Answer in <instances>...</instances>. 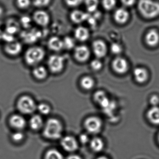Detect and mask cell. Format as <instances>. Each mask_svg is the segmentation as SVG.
<instances>
[{
  "instance_id": "38",
  "label": "cell",
  "mask_w": 159,
  "mask_h": 159,
  "mask_svg": "<svg viewBox=\"0 0 159 159\" xmlns=\"http://www.w3.org/2000/svg\"><path fill=\"white\" fill-rule=\"evenodd\" d=\"M31 21V20L30 17L25 16L22 17L21 18V24L23 27H25V28H28L30 26Z\"/></svg>"
},
{
  "instance_id": "5",
  "label": "cell",
  "mask_w": 159,
  "mask_h": 159,
  "mask_svg": "<svg viewBox=\"0 0 159 159\" xmlns=\"http://www.w3.org/2000/svg\"><path fill=\"white\" fill-rule=\"evenodd\" d=\"M64 57L58 55L50 56L48 59L49 70L53 74H59L63 70L65 66Z\"/></svg>"
},
{
  "instance_id": "11",
  "label": "cell",
  "mask_w": 159,
  "mask_h": 159,
  "mask_svg": "<svg viewBox=\"0 0 159 159\" xmlns=\"http://www.w3.org/2000/svg\"><path fill=\"white\" fill-rule=\"evenodd\" d=\"M9 125L13 129L20 131L23 129L27 125L25 119L19 114L12 115L8 120Z\"/></svg>"
},
{
  "instance_id": "7",
  "label": "cell",
  "mask_w": 159,
  "mask_h": 159,
  "mask_svg": "<svg viewBox=\"0 0 159 159\" xmlns=\"http://www.w3.org/2000/svg\"><path fill=\"white\" fill-rule=\"evenodd\" d=\"M90 55V50L87 46H77L74 48V57L77 62L80 63L86 62L88 60Z\"/></svg>"
},
{
  "instance_id": "8",
  "label": "cell",
  "mask_w": 159,
  "mask_h": 159,
  "mask_svg": "<svg viewBox=\"0 0 159 159\" xmlns=\"http://www.w3.org/2000/svg\"><path fill=\"white\" fill-rule=\"evenodd\" d=\"M93 98L94 101L99 104L105 112L109 109L114 104L108 99L105 93L103 91L96 92L93 95Z\"/></svg>"
},
{
  "instance_id": "25",
  "label": "cell",
  "mask_w": 159,
  "mask_h": 159,
  "mask_svg": "<svg viewBox=\"0 0 159 159\" xmlns=\"http://www.w3.org/2000/svg\"><path fill=\"white\" fill-rule=\"evenodd\" d=\"M104 144L101 138L95 137L93 138L90 142V147L94 152H101L103 149Z\"/></svg>"
},
{
  "instance_id": "20",
  "label": "cell",
  "mask_w": 159,
  "mask_h": 159,
  "mask_svg": "<svg viewBox=\"0 0 159 159\" xmlns=\"http://www.w3.org/2000/svg\"><path fill=\"white\" fill-rule=\"evenodd\" d=\"M32 75L37 80H43L47 77L48 73L45 67L39 65L34 67L32 70Z\"/></svg>"
},
{
  "instance_id": "41",
  "label": "cell",
  "mask_w": 159,
  "mask_h": 159,
  "mask_svg": "<svg viewBox=\"0 0 159 159\" xmlns=\"http://www.w3.org/2000/svg\"><path fill=\"white\" fill-rule=\"evenodd\" d=\"M121 2L126 7H131L134 4L136 0H121Z\"/></svg>"
},
{
  "instance_id": "24",
  "label": "cell",
  "mask_w": 159,
  "mask_h": 159,
  "mask_svg": "<svg viewBox=\"0 0 159 159\" xmlns=\"http://www.w3.org/2000/svg\"><path fill=\"white\" fill-rule=\"evenodd\" d=\"M80 86L85 90L91 89L95 85L94 79L90 76H84L80 80Z\"/></svg>"
},
{
  "instance_id": "3",
  "label": "cell",
  "mask_w": 159,
  "mask_h": 159,
  "mask_svg": "<svg viewBox=\"0 0 159 159\" xmlns=\"http://www.w3.org/2000/svg\"><path fill=\"white\" fill-rule=\"evenodd\" d=\"M138 7L140 13L146 18H154L159 15V2L154 0H140Z\"/></svg>"
},
{
  "instance_id": "1",
  "label": "cell",
  "mask_w": 159,
  "mask_h": 159,
  "mask_svg": "<svg viewBox=\"0 0 159 159\" xmlns=\"http://www.w3.org/2000/svg\"><path fill=\"white\" fill-rule=\"evenodd\" d=\"M63 125L61 121L56 118H50L46 120L43 127V135L49 140H58L61 137Z\"/></svg>"
},
{
  "instance_id": "37",
  "label": "cell",
  "mask_w": 159,
  "mask_h": 159,
  "mask_svg": "<svg viewBox=\"0 0 159 159\" xmlns=\"http://www.w3.org/2000/svg\"><path fill=\"white\" fill-rule=\"evenodd\" d=\"M111 50L113 54L118 55L122 52V47L119 44L114 43L111 45Z\"/></svg>"
},
{
  "instance_id": "40",
  "label": "cell",
  "mask_w": 159,
  "mask_h": 159,
  "mask_svg": "<svg viewBox=\"0 0 159 159\" xmlns=\"http://www.w3.org/2000/svg\"><path fill=\"white\" fill-rule=\"evenodd\" d=\"M79 140L82 144H86L88 142L89 138L86 134H82L79 136Z\"/></svg>"
},
{
  "instance_id": "42",
  "label": "cell",
  "mask_w": 159,
  "mask_h": 159,
  "mask_svg": "<svg viewBox=\"0 0 159 159\" xmlns=\"http://www.w3.org/2000/svg\"><path fill=\"white\" fill-rule=\"evenodd\" d=\"M67 159H82L80 156L77 155H72L69 156Z\"/></svg>"
},
{
  "instance_id": "28",
  "label": "cell",
  "mask_w": 159,
  "mask_h": 159,
  "mask_svg": "<svg viewBox=\"0 0 159 159\" xmlns=\"http://www.w3.org/2000/svg\"><path fill=\"white\" fill-rule=\"evenodd\" d=\"M87 10L89 13L95 12L99 6V0H84Z\"/></svg>"
},
{
  "instance_id": "22",
  "label": "cell",
  "mask_w": 159,
  "mask_h": 159,
  "mask_svg": "<svg viewBox=\"0 0 159 159\" xmlns=\"http://www.w3.org/2000/svg\"><path fill=\"white\" fill-rule=\"evenodd\" d=\"M133 75L135 80L139 83H144L148 79V73L144 68H137L134 69Z\"/></svg>"
},
{
  "instance_id": "15",
  "label": "cell",
  "mask_w": 159,
  "mask_h": 159,
  "mask_svg": "<svg viewBox=\"0 0 159 159\" xmlns=\"http://www.w3.org/2000/svg\"><path fill=\"white\" fill-rule=\"evenodd\" d=\"M48 47L51 51L59 52L63 49V40L57 36H52L49 39Z\"/></svg>"
},
{
  "instance_id": "4",
  "label": "cell",
  "mask_w": 159,
  "mask_h": 159,
  "mask_svg": "<svg viewBox=\"0 0 159 159\" xmlns=\"http://www.w3.org/2000/svg\"><path fill=\"white\" fill-rule=\"evenodd\" d=\"M16 107L20 113L23 115H30L36 110L37 105L32 97L24 95L20 96L18 99Z\"/></svg>"
},
{
  "instance_id": "39",
  "label": "cell",
  "mask_w": 159,
  "mask_h": 159,
  "mask_svg": "<svg viewBox=\"0 0 159 159\" xmlns=\"http://www.w3.org/2000/svg\"><path fill=\"white\" fill-rule=\"evenodd\" d=\"M150 102L153 107L158 106L159 104V98L157 95H154L150 98Z\"/></svg>"
},
{
  "instance_id": "26",
  "label": "cell",
  "mask_w": 159,
  "mask_h": 159,
  "mask_svg": "<svg viewBox=\"0 0 159 159\" xmlns=\"http://www.w3.org/2000/svg\"><path fill=\"white\" fill-rule=\"evenodd\" d=\"M19 30V24L15 20H9L8 23L7 24L6 31L7 33L13 35L14 34L17 32Z\"/></svg>"
},
{
  "instance_id": "16",
  "label": "cell",
  "mask_w": 159,
  "mask_h": 159,
  "mask_svg": "<svg viewBox=\"0 0 159 159\" xmlns=\"http://www.w3.org/2000/svg\"><path fill=\"white\" fill-rule=\"evenodd\" d=\"M129 18V12L126 9L119 8L117 9L114 14V19L117 23L123 24L128 21Z\"/></svg>"
},
{
  "instance_id": "2",
  "label": "cell",
  "mask_w": 159,
  "mask_h": 159,
  "mask_svg": "<svg viewBox=\"0 0 159 159\" xmlns=\"http://www.w3.org/2000/svg\"><path fill=\"white\" fill-rule=\"evenodd\" d=\"M45 56V52L44 48L39 46H32L25 51L24 61L29 66L35 67L43 61Z\"/></svg>"
},
{
  "instance_id": "33",
  "label": "cell",
  "mask_w": 159,
  "mask_h": 159,
  "mask_svg": "<svg viewBox=\"0 0 159 159\" xmlns=\"http://www.w3.org/2000/svg\"><path fill=\"white\" fill-rule=\"evenodd\" d=\"M51 1V0H33V4L36 7H43L48 6Z\"/></svg>"
},
{
  "instance_id": "9",
  "label": "cell",
  "mask_w": 159,
  "mask_h": 159,
  "mask_svg": "<svg viewBox=\"0 0 159 159\" xmlns=\"http://www.w3.org/2000/svg\"><path fill=\"white\" fill-rule=\"evenodd\" d=\"M33 20L37 25L44 27L49 24L50 17L47 12L44 10H38L34 13Z\"/></svg>"
},
{
  "instance_id": "21",
  "label": "cell",
  "mask_w": 159,
  "mask_h": 159,
  "mask_svg": "<svg viewBox=\"0 0 159 159\" xmlns=\"http://www.w3.org/2000/svg\"><path fill=\"white\" fill-rule=\"evenodd\" d=\"M145 40L149 46H156L159 43L158 33L156 30H151L147 34Z\"/></svg>"
},
{
  "instance_id": "31",
  "label": "cell",
  "mask_w": 159,
  "mask_h": 159,
  "mask_svg": "<svg viewBox=\"0 0 159 159\" xmlns=\"http://www.w3.org/2000/svg\"><path fill=\"white\" fill-rule=\"evenodd\" d=\"M116 0H102V3L105 9L107 10H112L115 6Z\"/></svg>"
},
{
  "instance_id": "6",
  "label": "cell",
  "mask_w": 159,
  "mask_h": 159,
  "mask_svg": "<svg viewBox=\"0 0 159 159\" xmlns=\"http://www.w3.org/2000/svg\"><path fill=\"white\" fill-rule=\"evenodd\" d=\"M102 125L101 120L98 117H88L84 121V126L86 130L92 134H96L100 132Z\"/></svg>"
},
{
  "instance_id": "43",
  "label": "cell",
  "mask_w": 159,
  "mask_h": 159,
  "mask_svg": "<svg viewBox=\"0 0 159 159\" xmlns=\"http://www.w3.org/2000/svg\"><path fill=\"white\" fill-rule=\"evenodd\" d=\"M4 13V10L2 7L0 6V17L2 16L3 14Z\"/></svg>"
},
{
  "instance_id": "13",
  "label": "cell",
  "mask_w": 159,
  "mask_h": 159,
  "mask_svg": "<svg viewBox=\"0 0 159 159\" xmlns=\"http://www.w3.org/2000/svg\"><path fill=\"white\" fill-rule=\"evenodd\" d=\"M92 49L94 55L98 58L105 57L107 53V47L105 43L102 40H97L92 43Z\"/></svg>"
},
{
  "instance_id": "27",
  "label": "cell",
  "mask_w": 159,
  "mask_h": 159,
  "mask_svg": "<svg viewBox=\"0 0 159 159\" xmlns=\"http://www.w3.org/2000/svg\"><path fill=\"white\" fill-rule=\"evenodd\" d=\"M44 159H64L62 154L57 149L48 150L45 155Z\"/></svg>"
},
{
  "instance_id": "19",
  "label": "cell",
  "mask_w": 159,
  "mask_h": 159,
  "mask_svg": "<svg viewBox=\"0 0 159 159\" xmlns=\"http://www.w3.org/2000/svg\"><path fill=\"white\" fill-rule=\"evenodd\" d=\"M74 36L76 39L79 42H85L89 38V31L86 27L79 26L75 30Z\"/></svg>"
},
{
  "instance_id": "14",
  "label": "cell",
  "mask_w": 159,
  "mask_h": 159,
  "mask_svg": "<svg viewBox=\"0 0 159 159\" xmlns=\"http://www.w3.org/2000/svg\"><path fill=\"white\" fill-rule=\"evenodd\" d=\"M112 66L114 70L117 73L123 74L128 71L129 64L125 59L118 57L114 60L112 63Z\"/></svg>"
},
{
  "instance_id": "45",
  "label": "cell",
  "mask_w": 159,
  "mask_h": 159,
  "mask_svg": "<svg viewBox=\"0 0 159 159\" xmlns=\"http://www.w3.org/2000/svg\"><path fill=\"white\" fill-rule=\"evenodd\" d=\"M158 141H159V136H158Z\"/></svg>"
},
{
  "instance_id": "44",
  "label": "cell",
  "mask_w": 159,
  "mask_h": 159,
  "mask_svg": "<svg viewBox=\"0 0 159 159\" xmlns=\"http://www.w3.org/2000/svg\"><path fill=\"white\" fill-rule=\"evenodd\" d=\"M97 159H108L105 157H100L98 158Z\"/></svg>"
},
{
  "instance_id": "12",
  "label": "cell",
  "mask_w": 159,
  "mask_h": 159,
  "mask_svg": "<svg viewBox=\"0 0 159 159\" xmlns=\"http://www.w3.org/2000/svg\"><path fill=\"white\" fill-rule=\"evenodd\" d=\"M4 51L7 55L11 57H16L21 53L22 49V45L18 42L13 41L7 43L5 45Z\"/></svg>"
},
{
  "instance_id": "30",
  "label": "cell",
  "mask_w": 159,
  "mask_h": 159,
  "mask_svg": "<svg viewBox=\"0 0 159 159\" xmlns=\"http://www.w3.org/2000/svg\"><path fill=\"white\" fill-rule=\"evenodd\" d=\"M63 49L71 50L75 48V42L74 39L70 36H66L63 40Z\"/></svg>"
},
{
  "instance_id": "23",
  "label": "cell",
  "mask_w": 159,
  "mask_h": 159,
  "mask_svg": "<svg viewBox=\"0 0 159 159\" xmlns=\"http://www.w3.org/2000/svg\"><path fill=\"white\" fill-rule=\"evenodd\" d=\"M148 120L152 124L159 125V107H153L149 109L147 113Z\"/></svg>"
},
{
  "instance_id": "18",
  "label": "cell",
  "mask_w": 159,
  "mask_h": 159,
  "mask_svg": "<svg viewBox=\"0 0 159 159\" xmlns=\"http://www.w3.org/2000/svg\"><path fill=\"white\" fill-rule=\"evenodd\" d=\"M29 124L31 129L36 131L43 128L44 123L43 118L40 115H34L30 118Z\"/></svg>"
},
{
  "instance_id": "36",
  "label": "cell",
  "mask_w": 159,
  "mask_h": 159,
  "mask_svg": "<svg viewBox=\"0 0 159 159\" xmlns=\"http://www.w3.org/2000/svg\"><path fill=\"white\" fill-rule=\"evenodd\" d=\"M11 138L13 141L18 143L23 140L24 138V134L21 132L18 131L12 134L11 135Z\"/></svg>"
},
{
  "instance_id": "10",
  "label": "cell",
  "mask_w": 159,
  "mask_h": 159,
  "mask_svg": "<svg viewBox=\"0 0 159 159\" xmlns=\"http://www.w3.org/2000/svg\"><path fill=\"white\" fill-rule=\"evenodd\" d=\"M61 145L65 151L68 152H74L78 148L76 139L73 136L70 135H67L62 139Z\"/></svg>"
},
{
  "instance_id": "34",
  "label": "cell",
  "mask_w": 159,
  "mask_h": 159,
  "mask_svg": "<svg viewBox=\"0 0 159 159\" xmlns=\"http://www.w3.org/2000/svg\"><path fill=\"white\" fill-rule=\"evenodd\" d=\"M90 66L92 70L97 71L100 70L102 68V63L98 59H95L91 62Z\"/></svg>"
},
{
  "instance_id": "35",
  "label": "cell",
  "mask_w": 159,
  "mask_h": 159,
  "mask_svg": "<svg viewBox=\"0 0 159 159\" xmlns=\"http://www.w3.org/2000/svg\"><path fill=\"white\" fill-rule=\"evenodd\" d=\"M66 5L69 7H76L79 6L84 0H64Z\"/></svg>"
},
{
  "instance_id": "32",
  "label": "cell",
  "mask_w": 159,
  "mask_h": 159,
  "mask_svg": "<svg viewBox=\"0 0 159 159\" xmlns=\"http://www.w3.org/2000/svg\"><path fill=\"white\" fill-rule=\"evenodd\" d=\"M31 0H16V5L18 8L25 9L30 5Z\"/></svg>"
},
{
  "instance_id": "17",
  "label": "cell",
  "mask_w": 159,
  "mask_h": 159,
  "mask_svg": "<svg viewBox=\"0 0 159 159\" xmlns=\"http://www.w3.org/2000/svg\"><path fill=\"white\" fill-rule=\"evenodd\" d=\"M88 14L79 10H74L70 14L71 20L76 24H80L87 20Z\"/></svg>"
},
{
  "instance_id": "29",
  "label": "cell",
  "mask_w": 159,
  "mask_h": 159,
  "mask_svg": "<svg viewBox=\"0 0 159 159\" xmlns=\"http://www.w3.org/2000/svg\"><path fill=\"white\" fill-rule=\"evenodd\" d=\"M36 110H38L39 113L44 116L49 115L51 111V107L48 104L43 102L37 105Z\"/></svg>"
}]
</instances>
